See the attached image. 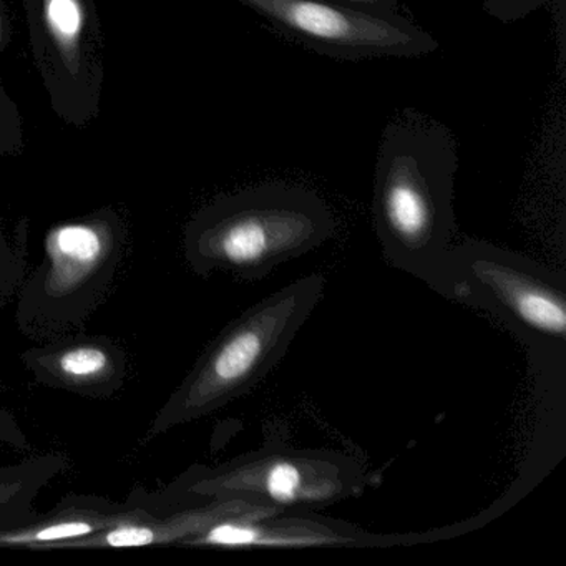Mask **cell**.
Masks as SVG:
<instances>
[{"label": "cell", "mask_w": 566, "mask_h": 566, "mask_svg": "<svg viewBox=\"0 0 566 566\" xmlns=\"http://www.w3.org/2000/svg\"><path fill=\"white\" fill-rule=\"evenodd\" d=\"M459 148L446 125L406 115L384 130L373 213L384 260L437 291L453 237Z\"/></svg>", "instance_id": "6da1fadb"}, {"label": "cell", "mask_w": 566, "mask_h": 566, "mask_svg": "<svg viewBox=\"0 0 566 566\" xmlns=\"http://www.w3.org/2000/svg\"><path fill=\"white\" fill-rule=\"evenodd\" d=\"M336 227L316 191L260 185L200 208L185 228V258L203 277L221 271L238 280H263L274 268L323 247Z\"/></svg>", "instance_id": "7a4b0ae2"}, {"label": "cell", "mask_w": 566, "mask_h": 566, "mask_svg": "<svg viewBox=\"0 0 566 566\" xmlns=\"http://www.w3.org/2000/svg\"><path fill=\"white\" fill-rule=\"evenodd\" d=\"M324 291L326 277L310 274L258 301L228 324L158 410L151 436L211 416L263 382L286 356Z\"/></svg>", "instance_id": "3957f363"}, {"label": "cell", "mask_w": 566, "mask_h": 566, "mask_svg": "<svg viewBox=\"0 0 566 566\" xmlns=\"http://www.w3.org/2000/svg\"><path fill=\"white\" fill-rule=\"evenodd\" d=\"M127 248V223L112 207L51 227L41 263L19 287V331L41 343L81 333L111 293Z\"/></svg>", "instance_id": "277c9868"}, {"label": "cell", "mask_w": 566, "mask_h": 566, "mask_svg": "<svg viewBox=\"0 0 566 566\" xmlns=\"http://www.w3.org/2000/svg\"><path fill=\"white\" fill-rule=\"evenodd\" d=\"M437 293L499 317L539 359L565 356L566 277L490 243L450 248Z\"/></svg>", "instance_id": "5b68a950"}, {"label": "cell", "mask_w": 566, "mask_h": 566, "mask_svg": "<svg viewBox=\"0 0 566 566\" xmlns=\"http://www.w3.org/2000/svg\"><path fill=\"white\" fill-rule=\"evenodd\" d=\"M369 475L353 457L333 450L266 447L195 476L197 499L240 500L276 512H313L357 499Z\"/></svg>", "instance_id": "8992f818"}, {"label": "cell", "mask_w": 566, "mask_h": 566, "mask_svg": "<svg viewBox=\"0 0 566 566\" xmlns=\"http://www.w3.org/2000/svg\"><path fill=\"white\" fill-rule=\"evenodd\" d=\"M32 61L59 120L75 128L101 115L105 41L95 0H22Z\"/></svg>", "instance_id": "52a82bcc"}, {"label": "cell", "mask_w": 566, "mask_h": 566, "mask_svg": "<svg viewBox=\"0 0 566 566\" xmlns=\"http://www.w3.org/2000/svg\"><path fill=\"white\" fill-rule=\"evenodd\" d=\"M283 38L337 61L416 59L439 42L407 15L377 14L331 0H233Z\"/></svg>", "instance_id": "ba28073f"}, {"label": "cell", "mask_w": 566, "mask_h": 566, "mask_svg": "<svg viewBox=\"0 0 566 566\" xmlns=\"http://www.w3.org/2000/svg\"><path fill=\"white\" fill-rule=\"evenodd\" d=\"M22 364L42 386L75 396L108 399L128 376V354L107 336L75 333L21 354Z\"/></svg>", "instance_id": "9c48e42d"}, {"label": "cell", "mask_w": 566, "mask_h": 566, "mask_svg": "<svg viewBox=\"0 0 566 566\" xmlns=\"http://www.w3.org/2000/svg\"><path fill=\"white\" fill-rule=\"evenodd\" d=\"M397 539L402 538L370 535L356 526L306 512H281L260 518L221 520L185 543L230 548H366L406 543Z\"/></svg>", "instance_id": "30bf717a"}, {"label": "cell", "mask_w": 566, "mask_h": 566, "mask_svg": "<svg viewBox=\"0 0 566 566\" xmlns=\"http://www.w3.org/2000/svg\"><path fill=\"white\" fill-rule=\"evenodd\" d=\"M12 42L11 14L8 2L0 0V61ZM24 124L18 104L6 88L0 67V157H19L24 151Z\"/></svg>", "instance_id": "8fae6325"}, {"label": "cell", "mask_w": 566, "mask_h": 566, "mask_svg": "<svg viewBox=\"0 0 566 566\" xmlns=\"http://www.w3.org/2000/svg\"><path fill=\"white\" fill-rule=\"evenodd\" d=\"M114 523L117 522L111 515L101 516V518L71 516V518L55 520V522L39 526V528L2 535L0 545H48V543L72 542V539L94 535Z\"/></svg>", "instance_id": "7c38bea8"}, {"label": "cell", "mask_w": 566, "mask_h": 566, "mask_svg": "<svg viewBox=\"0 0 566 566\" xmlns=\"http://www.w3.org/2000/svg\"><path fill=\"white\" fill-rule=\"evenodd\" d=\"M28 218L19 223L14 243L9 241L0 224V306H4L19 293V287L28 276Z\"/></svg>", "instance_id": "4fadbf2b"}, {"label": "cell", "mask_w": 566, "mask_h": 566, "mask_svg": "<svg viewBox=\"0 0 566 566\" xmlns=\"http://www.w3.org/2000/svg\"><path fill=\"white\" fill-rule=\"evenodd\" d=\"M0 443L15 447V449H25L29 443L28 436L22 430L19 420L2 407H0Z\"/></svg>", "instance_id": "5bb4252c"}, {"label": "cell", "mask_w": 566, "mask_h": 566, "mask_svg": "<svg viewBox=\"0 0 566 566\" xmlns=\"http://www.w3.org/2000/svg\"><path fill=\"white\" fill-rule=\"evenodd\" d=\"M337 4L353 6L364 11L377 12V14L406 15L399 0H331Z\"/></svg>", "instance_id": "9a60e30c"}]
</instances>
